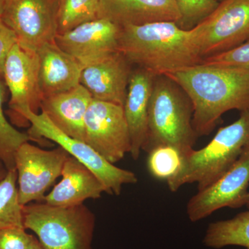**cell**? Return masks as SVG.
<instances>
[{
    "label": "cell",
    "instance_id": "obj_14",
    "mask_svg": "<svg viewBox=\"0 0 249 249\" xmlns=\"http://www.w3.org/2000/svg\"><path fill=\"white\" fill-rule=\"evenodd\" d=\"M39 60L37 52L23 49L17 43L5 62L4 79L11 92V111L27 106L38 113L42 97L38 83Z\"/></svg>",
    "mask_w": 249,
    "mask_h": 249
},
{
    "label": "cell",
    "instance_id": "obj_15",
    "mask_svg": "<svg viewBox=\"0 0 249 249\" xmlns=\"http://www.w3.org/2000/svg\"><path fill=\"white\" fill-rule=\"evenodd\" d=\"M98 18L123 27L159 22L178 23L180 14L175 0H100Z\"/></svg>",
    "mask_w": 249,
    "mask_h": 249
},
{
    "label": "cell",
    "instance_id": "obj_4",
    "mask_svg": "<svg viewBox=\"0 0 249 249\" xmlns=\"http://www.w3.org/2000/svg\"><path fill=\"white\" fill-rule=\"evenodd\" d=\"M249 145L247 109L235 122L219 128L206 146L183 156L179 170L167 181L168 188L177 192L183 185L196 183L198 191L204 189L227 173Z\"/></svg>",
    "mask_w": 249,
    "mask_h": 249
},
{
    "label": "cell",
    "instance_id": "obj_33",
    "mask_svg": "<svg viewBox=\"0 0 249 249\" xmlns=\"http://www.w3.org/2000/svg\"><path fill=\"white\" fill-rule=\"evenodd\" d=\"M218 1H219V3L222 2V1H224V0H217Z\"/></svg>",
    "mask_w": 249,
    "mask_h": 249
},
{
    "label": "cell",
    "instance_id": "obj_30",
    "mask_svg": "<svg viewBox=\"0 0 249 249\" xmlns=\"http://www.w3.org/2000/svg\"><path fill=\"white\" fill-rule=\"evenodd\" d=\"M29 249H44V248L42 247V245H40L37 237L34 236Z\"/></svg>",
    "mask_w": 249,
    "mask_h": 249
},
{
    "label": "cell",
    "instance_id": "obj_17",
    "mask_svg": "<svg viewBox=\"0 0 249 249\" xmlns=\"http://www.w3.org/2000/svg\"><path fill=\"white\" fill-rule=\"evenodd\" d=\"M61 177V181L46 195V204L58 207L78 206L88 199H99L106 193L95 174L71 156L65 160Z\"/></svg>",
    "mask_w": 249,
    "mask_h": 249
},
{
    "label": "cell",
    "instance_id": "obj_26",
    "mask_svg": "<svg viewBox=\"0 0 249 249\" xmlns=\"http://www.w3.org/2000/svg\"><path fill=\"white\" fill-rule=\"evenodd\" d=\"M200 64L249 70V38L231 50L203 58Z\"/></svg>",
    "mask_w": 249,
    "mask_h": 249
},
{
    "label": "cell",
    "instance_id": "obj_3",
    "mask_svg": "<svg viewBox=\"0 0 249 249\" xmlns=\"http://www.w3.org/2000/svg\"><path fill=\"white\" fill-rule=\"evenodd\" d=\"M193 105L179 85L165 75L156 76L148 109V130L142 150L160 145L176 147L183 156L193 150L197 136Z\"/></svg>",
    "mask_w": 249,
    "mask_h": 249
},
{
    "label": "cell",
    "instance_id": "obj_27",
    "mask_svg": "<svg viewBox=\"0 0 249 249\" xmlns=\"http://www.w3.org/2000/svg\"><path fill=\"white\" fill-rule=\"evenodd\" d=\"M34 235L24 228H10L0 230V249H29Z\"/></svg>",
    "mask_w": 249,
    "mask_h": 249
},
{
    "label": "cell",
    "instance_id": "obj_21",
    "mask_svg": "<svg viewBox=\"0 0 249 249\" xmlns=\"http://www.w3.org/2000/svg\"><path fill=\"white\" fill-rule=\"evenodd\" d=\"M10 228H24L23 206L19 201L16 169L9 170L0 183V230Z\"/></svg>",
    "mask_w": 249,
    "mask_h": 249
},
{
    "label": "cell",
    "instance_id": "obj_23",
    "mask_svg": "<svg viewBox=\"0 0 249 249\" xmlns=\"http://www.w3.org/2000/svg\"><path fill=\"white\" fill-rule=\"evenodd\" d=\"M4 95V86L0 80V160L10 170L16 169L14 158L18 149L33 139L27 133H22L13 127L5 117L2 108Z\"/></svg>",
    "mask_w": 249,
    "mask_h": 249
},
{
    "label": "cell",
    "instance_id": "obj_1",
    "mask_svg": "<svg viewBox=\"0 0 249 249\" xmlns=\"http://www.w3.org/2000/svg\"><path fill=\"white\" fill-rule=\"evenodd\" d=\"M165 76L191 100L197 137L209 135L224 113L249 109V70L198 64Z\"/></svg>",
    "mask_w": 249,
    "mask_h": 249
},
{
    "label": "cell",
    "instance_id": "obj_2",
    "mask_svg": "<svg viewBox=\"0 0 249 249\" xmlns=\"http://www.w3.org/2000/svg\"><path fill=\"white\" fill-rule=\"evenodd\" d=\"M119 52L132 65L155 76L166 75L200 64L192 29L175 22L121 27Z\"/></svg>",
    "mask_w": 249,
    "mask_h": 249
},
{
    "label": "cell",
    "instance_id": "obj_24",
    "mask_svg": "<svg viewBox=\"0 0 249 249\" xmlns=\"http://www.w3.org/2000/svg\"><path fill=\"white\" fill-rule=\"evenodd\" d=\"M148 154L147 169L157 179L168 181L176 175L182 164V154L171 145L154 147Z\"/></svg>",
    "mask_w": 249,
    "mask_h": 249
},
{
    "label": "cell",
    "instance_id": "obj_7",
    "mask_svg": "<svg viewBox=\"0 0 249 249\" xmlns=\"http://www.w3.org/2000/svg\"><path fill=\"white\" fill-rule=\"evenodd\" d=\"M192 31L201 60L235 48L249 38V0H224Z\"/></svg>",
    "mask_w": 249,
    "mask_h": 249
},
{
    "label": "cell",
    "instance_id": "obj_5",
    "mask_svg": "<svg viewBox=\"0 0 249 249\" xmlns=\"http://www.w3.org/2000/svg\"><path fill=\"white\" fill-rule=\"evenodd\" d=\"M24 226L44 249H93L96 217L84 204L58 207L44 201L23 206Z\"/></svg>",
    "mask_w": 249,
    "mask_h": 249
},
{
    "label": "cell",
    "instance_id": "obj_29",
    "mask_svg": "<svg viewBox=\"0 0 249 249\" xmlns=\"http://www.w3.org/2000/svg\"><path fill=\"white\" fill-rule=\"evenodd\" d=\"M8 172H9V169H8L7 167L4 164V162L0 160V183L6 178Z\"/></svg>",
    "mask_w": 249,
    "mask_h": 249
},
{
    "label": "cell",
    "instance_id": "obj_28",
    "mask_svg": "<svg viewBox=\"0 0 249 249\" xmlns=\"http://www.w3.org/2000/svg\"><path fill=\"white\" fill-rule=\"evenodd\" d=\"M17 43V36L0 18V80L4 79V65L8 55Z\"/></svg>",
    "mask_w": 249,
    "mask_h": 249
},
{
    "label": "cell",
    "instance_id": "obj_19",
    "mask_svg": "<svg viewBox=\"0 0 249 249\" xmlns=\"http://www.w3.org/2000/svg\"><path fill=\"white\" fill-rule=\"evenodd\" d=\"M93 98L81 85L44 98L40 110L60 130L85 142V119Z\"/></svg>",
    "mask_w": 249,
    "mask_h": 249
},
{
    "label": "cell",
    "instance_id": "obj_6",
    "mask_svg": "<svg viewBox=\"0 0 249 249\" xmlns=\"http://www.w3.org/2000/svg\"><path fill=\"white\" fill-rule=\"evenodd\" d=\"M17 117L31 124L27 134L34 142L41 139H49L63 148L71 157L89 168L102 182L108 195L120 196L123 186L135 184L138 181L137 175L130 170L123 169L109 163L88 144L72 138L62 132L49 120L43 112H34L24 106L12 110Z\"/></svg>",
    "mask_w": 249,
    "mask_h": 249
},
{
    "label": "cell",
    "instance_id": "obj_32",
    "mask_svg": "<svg viewBox=\"0 0 249 249\" xmlns=\"http://www.w3.org/2000/svg\"><path fill=\"white\" fill-rule=\"evenodd\" d=\"M246 206H247V207L248 208V209H249V192L248 194V197H247V204H246Z\"/></svg>",
    "mask_w": 249,
    "mask_h": 249
},
{
    "label": "cell",
    "instance_id": "obj_16",
    "mask_svg": "<svg viewBox=\"0 0 249 249\" xmlns=\"http://www.w3.org/2000/svg\"><path fill=\"white\" fill-rule=\"evenodd\" d=\"M155 75L141 67L132 70L124 106L130 136V153L137 160L142 150L148 130V109Z\"/></svg>",
    "mask_w": 249,
    "mask_h": 249
},
{
    "label": "cell",
    "instance_id": "obj_18",
    "mask_svg": "<svg viewBox=\"0 0 249 249\" xmlns=\"http://www.w3.org/2000/svg\"><path fill=\"white\" fill-rule=\"evenodd\" d=\"M37 53L39 87L43 99L80 85L83 65L62 50L55 41L42 46Z\"/></svg>",
    "mask_w": 249,
    "mask_h": 249
},
{
    "label": "cell",
    "instance_id": "obj_25",
    "mask_svg": "<svg viewBox=\"0 0 249 249\" xmlns=\"http://www.w3.org/2000/svg\"><path fill=\"white\" fill-rule=\"evenodd\" d=\"M180 14L178 27L190 30L203 22L219 6L217 0H175Z\"/></svg>",
    "mask_w": 249,
    "mask_h": 249
},
{
    "label": "cell",
    "instance_id": "obj_9",
    "mask_svg": "<svg viewBox=\"0 0 249 249\" xmlns=\"http://www.w3.org/2000/svg\"><path fill=\"white\" fill-rule=\"evenodd\" d=\"M68 153L61 147L46 150L26 142L15 154L19 201L22 206L43 201L46 192L61 177Z\"/></svg>",
    "mask_w": 249,
    "mask_h": 249
},
{
    "label": "cell",
    "instance_id": "obj_13",
    "mask_svg": "<svg viewBox=\"0 0 249 249\" xmlns=\"http://www.w3.org/2000/svg\"><path fill=\"white\" fill-rule=\"evenodd\" d=\"M133 65L120 52L83 67L80 84L93 99L124 107Z\"/></svg>",
    "mask_w": 249,
    "mask_h": 249
},
{
    "label": "cell",
    "instance_id": "obj_20",
    "mask_svg": "<svg viewBox=\"0 0 249 249\" xmlns=\"http://www.w3.org/2000/svg\"><path fill=\"white\" fill-rule=\"evenodd\" d=\"M204 243L214 249L239 246L249 249V209L232 219L210 224Z\"/></svg>",
    "mask_w": 249,
    "mask_h": 249
},
{
    "label": "cell",
    "instance_id": "obj_8",
    "mask_svg": "<svg viewBox=\"0 0 249 249\" xmlns=\"http://www.w3.org/2000/svg\"><path fill=\"white\" fill-rule=\"evenodd\" d=\"M60 0H5L1 19L23 49L37 52L55 41Z\"/></svg>",
    "mask_w": 249,
    "mask_h": 249
},
{
    "label": "cell",
    "instance_id": "obj_11",
    "mask_svg": "<svg viewBox=\"0 0 249 249\" xmlns=\"http://www.w3.org/2000/svg\"><path fill=\"white\" fill-rule=\"evenodd\" d=\"M249 186V145L227 173L192 196L186 206L188 218L196 222L223 208L246 206Z\"/></svg>",
    "mask_w": 249,
    "mask_h": 249
},
{
    "label": "cell",
    "instance_id": "obj_10",
    "mask_svg": "<svg viewBox=\"0 0 249 249\" xmlns=\"http://www.w3.org/2000/svg\"><path fill=\"white\" fill-rule=\"evenodd\" d=\"M85 142L109 163L115 164L130 152L123 106L92 99L85 115Z\"/></svg>",
    "mask_w": 249,
    "mask_h": 249
},
{
    "label": "cell",
    "instance_id": "obj_31",
    "mask_svg": "<svg viewBox=\"0 0 249 249\" xmlns=\"http://www.w3.org/2000/svg\"><path fill=\"white\" fill-rule=\"evenodd\" d=\"M4 1L5 0H0V18L1 17L4 10Z\"/></svg>",
    "mask_w": 249,
    "mask_h": 249
},
{
    "label": "cell",
    "instance_id": "obj_22",
    "mask_svg": "<svg viewBox=\"0 0 249 249\" xmlns=\"http://www.w3.org/2000/svg\"><path fill=\"white\" fill-rule=\"evenodd\" d=\"M100 0H60L58 34L99 19Z\"/></svg>",
    "mask_w": 249,
    "mask_h": 249
},
{
    "label": "cell",
    "instance_id": "obj_12",
    "mask_svg": "<svg viewBox=\"0 0 249 249\" xmlns=\"http://www.w3.org/2000/svg\"><path fill=\"white\" fill-rule=\"evenodd\" d=\"M121 27L105 18L80 24L62 34L55 42L84 67L119 52Z\"/></svg>",
    "mask_w": 249,
    "mask_h": 249
}]
</instances>
